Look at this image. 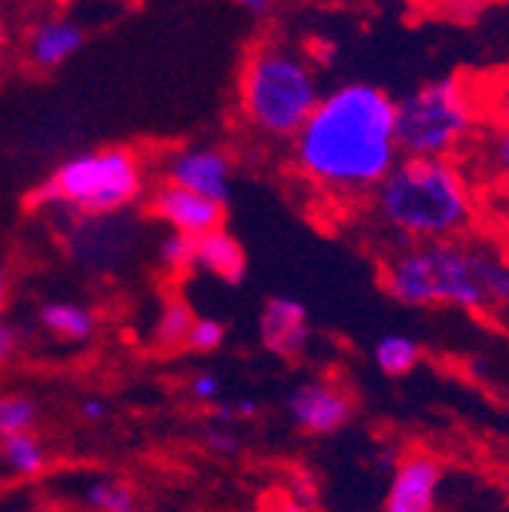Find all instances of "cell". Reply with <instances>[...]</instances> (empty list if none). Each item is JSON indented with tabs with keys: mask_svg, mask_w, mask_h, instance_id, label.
<instances>
[{
	"mask_svg": "<svg viewBox=\"0 0 509 512\" xmlns=\"http://www.w3.org/2000/svg\"><path fill=\"white\" fill-rule=\"evenodd\" d=\"M293 174L336 208H360L400 162L397 98L363 80L321 92L287 141Z\"/></svg>",
	"mask_w": 509,
	"mask_h": 512,
	"instance_id": "cell-1",
	"label": "cell"
},
{
	"mask_svg": "<svg viewBox=\"0 0 509 512\" xmlns=\"http://www.w3.org/2000/svg\"><path fill=\"white\" fill-rule=\"evenodd\" d=\"M378 275L385 293L406 308H458L509 320V247L491 235L388 247Z\"/></svg>",
	"mask_w": 509,
	"mask_h": 512,
	"instance_id": "cell-2",
	"label": "cell"
},
{
	"mask_svg": "<svg viewBox=\"0 0 509 512\" xmlns=\"http://www.w3.org/2000/svg\"><path fill=\"white\" fill-rule=\"evenodd\" d=\"M357 211L385 250L452 241L479 229L482 189L464 159L400 156Z\"/></svg>",
	"mask_w": 509,
	"mask_h": 512,
	"instance_id": "cell-3",
	"label": "cell"
},
{
	"mask_svg": "<svg viewBox=\"0 0 509 512\" xmlns=\"http://www.w3.org/2000/svg\"><path fill=\"white\" fill-rule=\"evenodd\" d=\"M314 61L293 43L263 40L244 55L235 83L238 116L250 135L287 144L321 98Z\"/></svg>",
	"mask_w": 509,
	"mask_h": 512,
	"instance_id": "cell-4",
	"label": "cell"
},
{
	"mask_svg": "<svg viewBox=\"0 0 509 512\" xmlns=\"http://www.w3.org/2000/svg\"><path fill=\"white\" fill-rule=\"evenodd\" d=\"M147 189V162L132 147H92L61 159L31 189V208L58 217H101L129 211Z\"/></svg>",
	"mask_w": 509,
	"mask_h": 512,
	"instance_id": "cell-5",
	"label": "cell"
},
{
	"mask_svg": "<svg viewBox=\"0 0 509 512\" xmlns=\"http://www.w3.org/2000/svg\"><path fill=\"white\" fill-rule=\"evenodd\" d=\"M485 125L476 77H433L397 98V144L403 156L464 159Z\"/></svg>",
	"mask_w": 509,
	"mask_h": 512,
	"instance_id": "cell-6",
	"label": "cell"
},
{
	"mask_svg": "<svg viewBox=\"0 0 509 512\" xmlns=\"http://www.w3.org/2000/svg\"><path fill=\"white\" fill-rule=\"evenodd\" d=\"M162 180L177 183L183 189H193L199 196L229 205L232 189H235V159L220 144H186L171 150L162 159L159 168Z\"/></svg>",
	"mask_w": 509,
	"mask_h": 512,
	"instance_id": "cell-7",
	"label": "cell"
},
{
	"mask_svg": "<svg viewBox=\"0 0 509 512\" xmlns=\"http://www.w3.org/2000/svg\"><path fill=\"white\" fill-rule=\"evenodd\" d=\"M68 220H71L68 253L74 256V263H80L89 272L116 269L135 247L132 226L129 220H119V214L68 217Z\"/></svg>",
	"mask_w": 509,
	"mask_h": 512,
	"instance_id": "cell-8",
	"label": "cell"
},
{
	"mask_svg": "<svg viewBox=\"0 0 509 512\" xmlns=\"http://www.w3.org/2000/svg\"><path fill=\"white\" fill-rule=\"evenodd\" d=\"M150 214L171 232L189 235V238H199L217 226H223V214L226 208L199 196L193 189H183L177 183L159 180L147 199Z\"/></svg>",
	"mask_w": 509,
	"mask_h": 512,
	"instance_id": "cell-9",
	"label": "cell"
},
{
	"mask_svg": "<svg viewBox=\"0 0 509 512\" xmlns=\"http://www.w3.org/2000/svg\"><path fill=\"white\" fill-rule=\"evenodd\" d=\"M83 43H86V28L77 19L49 13L28 25L22 37V58L34 71L52 74L58 68H65L71 58H77Z\"/></svg>",
	"mask_w": 509,
	"mask_h": 512,
	"instance_id": "cell-10",
	"label": "cell"
},
{
	"mask_svg": "<svg viewBox=\"0 0 509 512\" xmlns=\"http://www.w3.org/2000/svg\"><path fill=\"white\" fill-rule=\"evenodd\" d=\"M287 412H290L293 424L302 427L305 433L327 436V433L342 430L351 421L354 403H351L348 391H342L339 384L314 378V381H302L287 397Z\"/></svg>",
	"mask_w": 509,
	"mask_h": 512,
	"instance_id": "cell-11",
	"label": "cell"
},
{
	"mask_svg": "<svg viewBox=\"0 0 509 512\" xmlns=\"http://www.w3.org/2000/svg\"><path fill=\"white\" fill-rule=\"evenodd\" d=\"M260 342L278 357H299L311 342L308 308L293 296H272L260 311Z\"/></svg>",
	"mask_w": 509,
	"mask_h": 512,
	"instance_id": "cell-12",
	"label": "cell"
},
{
	"mask_svg": "<svg viewBox=\"0 0 509 512\" xmlns=\"http://www.w3.org/2000/svg\"><path fill=\"white\" fill-rule=\"evenodd\" d=\"M442 482V467L430 455H409L397 464L391 491L385 497V512H433L436 491Z\"/></svg>",
	"mask_w": 509,
	"mask_h": 512,
	"instance_id": "cell-13",
	"label": "cell"
},
{
	"mask_svg": "<svg viewBox=\"0 0 509 512\" xmlns=\"http://www.w3.org/2000/svg\"><path fill=\"white\" fill-rule=\"evenodd\" d=\"M482 192H497L509 199V132L506 128L485 125V132L464 156Z\"/></svg>",
	"mask_w": 509,
	"mask_h": 512,
	"instance_id": "cell-14",
	"label": "cell"
},
{
	"mask_svg": "<svg viewBox=\"0 0 509 512\" xmlns=\"http://www.w3.org/2000/svg\"><path fill=\"white\" fill-rule=\"evenodd\" d=\"M193 272H202V275L223 281V284H238L247 272V253L232 232L217 226V229L196 238Z\"/></svg>",
	"mask_w": 509,
	"mask_h": 512,
	"instance_id": "cell-15",
	"label": "cell"
},
{
	"mask_svg": "<svg viewBox=\"0 0 509 512\" xmlns=\"http://www.w3.org/2000/svg\"><path fill=\"white\" fill-rule=\"evenodd\" d=\"M37 324L43 333L61 339V342H92L98 333L101 317L95 308H89L86 302H74V299H49L40 305L37 311Z\"/></svg>",
	"mask_w": 509,
	"mask_h": 512,
	"instance_id": "cell-16",
	"label": "cell"
},
{
	"mask_svg": "<svg viewBox=\"0 0 509 512\" xmlns=\"http://www.w3.org/2000/svg\"><path fill=\"white\" fill-rule=\"evenodd\" d=\"M0 464L19 479H34L46 470L49 455L34 430H22L0 439Z\"/></svg>",
	"mask_w": 509,
	"mask_h": 512,
	"instance_id": "cell-17",
	"label": "cell"
},
{
	"mask_svg": "<svg viewBox=\"0 0 509 512\" xmlns=\"http://www.w3.org/2000/svg\"><path fill=\"white\" fill-rule=\"evenodd\" d=\"M372 357L385 375H409L421 363V342L406 333H388L375 342Z\"/></svg>",
	"mask_w": 509,
	"mask_h": 512,
	"instance_id": "cell-18",
	"label": "cell"
},
{
	"mask_svg": "<svg viewBox=\"0 0 509 512\" xmlns=\"http://www.w3.org/2000/svg\"><path fill=\"white\" fill-rule=\"evenodd\" d=\"M83 503L92 512H138V494L129 482L98 479L83 491Z\"/></svg>",
	"mask_w": 509,
	"mask_h": 512,
	"instance_id": "cell-19",
	"label": "cell"
},
{
	"mask_svg": "<svg viewBox=\"0 0 509 512\" xmlns=\"http://www.w3.org/2000/svg\"><path fill=\"white\" fill-rule=\"evenodd\" d=\"M476 80H479V95H482L488 125L506 128L509 132V68L494 71L488 77H476Z\"/></svg>",
	"mask_w": 509,
	"mask_h": 512,
	"instance_id": "cell-20",
	"label": "cell"
},
{
	"mask_svg": "<svg viewBox=\"0 0 509 512\" xmlns=\"http://www.w3.org/2000/svg\"><path fill=\"white\" fill-rule=\"evenodd\" d=\"M193 308L180 299H168L159 311V320L153 327V339L162 345V348H180L186 342V333H189V324H193Z\"/></svg>",
	"mask_w": 509,
	"mask_h": 512,
	"instance_id": "cell-21",
	"label": "cell"
},
{
	"mask_svg": "<svg viewBox=\"0 0 509 512\" xmlns=\"http://www.w3.org/2000/svg\"><path fill=\"white\" fill-rule=\"evenodd\" d=\"M40 421V403L28 394H0V439L10 433L34 430Z\"/></svg>",
	"mask_w": 509,
	"mask_h": 512,
	"instance_id": "cell-22",
	"label": "cell"
},
{
	"mask_svg": "<svg viewBox=\"0 0 509 512\" xmlns=\"http://www.w3.org/2000/svg\"><path fill=\"white\" fill-rule=\"evenodd\" d=\"M156 260L165 272L180 275V272H193L196 263V238L180 235V232H165L156 244Z\"/></svg>",
	"mask_w": 509,
	"mask_h": 512,
	"instance_id": "cell-23",
	"label": "cell"
},
{
	"mask_svg": "<svg viewBox=\"0 0 509 512\" xmlns=\"http://www.w3.org/2000/svg\"><path fill=\"white\" fill-rule=\"evenodd\" d=\"M223 342H226V324H220L217 317H193L183 348L196 354H214L223 348Z\"/></svg>",
	"mask_w": 509,
	"mask_h": 512,
	"instance_id": "cell-24",
	"label": "cell"
},
{
	"mask_svg": "<svg viewBox=\"0 0 509 512\" xmlns=\"http://www.w3.org/2000/svg\"><path fill=\"white\" fill-rule=\"evenodd\" d=\"M421 4H427L433 13L452 22H473L494 4V0H421Z\"/></svg>",
	"mask_w": 509,
	"mask_h": 512,
	"instance_id": "cell-25",
	"label": "cell"
},
{
	"mask_svg": "<svg viewBox=\"0 0 509 512\" xmlns=\"http://www.w3.org/2000/svg\"><path fill=\"white\" fill-rule=\"evenodd\" d=\"M189 397L202 406H214L217 400H223V378L217 372H196L189 378Z\"/></svg>",
	"mask_w": 509,
	"mask_h": 512,
	"instance_id": "cell-26",
	"label": "cell"
},
{
	"mask_svg": "<svg viewBox=\"0 0 509 512\" xmlns=\"http://www.w3.org/2000/svg\"><path fill=\"white\" fill-rule=\"evenodd\" d=\"M217 424H232V421H241V418H257L260 415V403L257 400H217L211 406Z\"/></svg>",
	"mask_w": 509,
	"mask_h": 512,
	"instance_id": "cell-27",
	"label": "cell"
},
{
	"mask_svg": "<svg viewBox=\"0 0 509 512\" xmlns=\"http://www.w3.org/2000/svg\"><path fill=\"white\" fill-rule=\"evenodd\" d=\"M19 351H22V333H19V327L10 324V320H4V314H0V369L10 366Z\"/></svg>",
	"mask_w": 509,
	"mask_h": 512,
	"instance_id": "cell-28",
	"label": "cell"
},
{
	"mask_svg": "<svg viewBox=\"0 0 509 512\" xmlns=\"http://www.w3.org/2000/svg\"><path fill=\"white\" fill-rule=\"evenodd\" d=\"M205 445L211 448L214 455H235L238 452V436H232L229 430H223V427H214V430H208L205 433Z\"/></svg>",
	"mask_w": 509,
	"mask_h": 512,
	"instance_id": "cell-29",
	"label": "cell"
},
{
	"mask_svg": "<svg viewBox=\"0 0 509 512\" xmlns=\"http://www.w3.org/2000/svg\"><path fill=\"white\" fill-rule=\"evenodd\" d=\"M77 412H80V418H83V421L98 424V421H104V418H107V403H104L101 397H83V400L77 403Z\"/></svg>",
	"mask_w": 509,
	"mask_h": 512,
	"instance_id": "cell-30",
	"label": "cell"
},
{
	"mask_svg": "<svg viewBox=\"0 0 509 512\" xmlns=\"http://www.w3.org/2000/svg\"><path fill=\"white\" fill-rule=\"evenodd\" d=\"M235 4H238L241 10H247L250 16H269V13L275 10L278 0H235Z\"/></svg>",
	"mask_w": 509,
	"mask_h": 512,
	"instance_id": "cell-31",
	"label": "cell"
},
{
	"mask_svg": "<svg viewBox=\"0 0 509 512\" xmlns=\"http://www.w3.org/2000/svg\"><path fill=\"white\" fill-rule=\"evenodd\" d=\"M10 40H13V25H10V16H7V7L0 4V58L7 55Z\"/></svg>",
	"mask_w": 509,
	"mask_h": 512,
	"instance_id": "cell-32",
	"label": "cell"
},
{
	"mask_svg": "<svg viewBox=\"0 0 509 512\" xmlns=\"http://www.w3.org/2000/svg\"><path fill=\"white\" fill-rule=\"evenodd\" d=\"M7 302H10V275L4 266H0V314H4Z\"/></svg>",
	"mask_w": 509,
	"mask_h": 512,
	"instance_id": "cell-33",
	"label": "cell"
},
{
	"mask_svg": "<svg viewBox=\"0 0 509 512\" xmlns=\"http://www.w3.org/2000/svg\"><path fill=\"white\" fill-rule=\"evenodd\" d=\"M22 512H61V509H52V506H43V509H22Z\"/></svg>",
	"mask_w": 509,
	"mask_h": 512,
	"instance_id": "cell-34",
	"label": "cell"
},
{
	"mask_svg": "<svg viewBox=\"0 0 509 512\" xmlns=\"http://www.w3.org/2000/svg\"><path fill=\"white\" fill-rule=\"evenodd\" d=\"M506 491H509V485H506Z\"/></svg>",
	"mask_w": 509,
	"mask_h": 512,
	"instance_id": "cell-35",
	"label": "cell"
}]
</instances>
